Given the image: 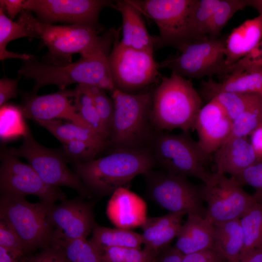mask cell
Returning a JSON list of instances; mask_svg holds the SVG:
<instances>
[{"label":"cell","instance_id":"obj_13","mask_svg":"<svg viewBox=\"0 0 262 262\" xmlns=\"http://www.w3.org/2000/svg\"><path fill=\"white\" fill-rule=\"evenodd\" d=\"M203 199L207 203L205 218L213 223L240 219L255 203L250 195L232 176L213 173L202 186Z\"/></svg>","mask_w":262,"mask_h":262},{"label":"cell","instance_id":"obj_30","mask_svg":"<svg viewBox=\"0 0 262 262\" xmlns=\"http://www.w3.org/2000/svg\"><path fill=\"white\" fill-rule=\"evenodd\" d=\"M19 106L5 104L0 108V137L7 141L23 137L30 130Z\"/></svg>","mask_w":262,"mask_h":262},{"label":"cell","instance_id":"obj_34","mask_svg":"<svg viewBox=\"0 0 262 262\" xmlns=\"http://www.w3.org/2000/svg\"><path fill=\"white\" fill-rule=\"evenodd\" d=\"M261 97L257 93L221 92L213 95L209 101L214 100L218 103L233 121Z\"/></svg>","mask_w":262,"mask_h":262},{"label":"cell","instance_id":"obj_25","mask_svg":"<svg viewBox=\"0 0 262 262\" xmlns=\"http://www.w3.org/2000/svg\"><path fill=\"white\" fill-rule=\"evenodd\" d=\"M213 249L227 262H238L244 246L240 219L214 224Z\"/></svg>","mask_w":262,"mask_h":262},{"label":"cell","instance_id":"obj_43","mask_svg":"<svg viewBox=\"0 0 262 262\" xmlns=\"http://www.w3.org/2000/svg\"><path fill=\"white\" fill-rule=\"evenodd\" d=\"M233 177L242 186L249 185L254 187L256 191L262 192V161L254 164Z\"/></svg>","mask_w":262,"mask_h":262},{"label":"cell","instance_id":"obj_40","mask_svg":"<svg viewBox=\"0 0 262 262\" xmlns=\"http://www.w3.org/2000/svg\"><path fill=\"white\" fill-rule=\"evenodd\" d=\"M0 246L12 256L22 261L25 257L24 246L20 238L6 221L0 219Z\"/></svg>","mask_w":262,"mask_h":262},{"label":"cell","instance_id":"obj_14","mask_svg":"<svg viewBox=\"0 0 262 262\" xmlns=\"http://www.w3.org/2000/svg\"><path fill=\"white\" fill-rule=\"evenodd\" d=\"M106 7L114 9L115 0H26L23 4V10L34 13L45 23L61 22L100 29L99 15Z\"/></svg>","mask_w":262,"mask_h":262},{"label":"cell","instance_id":"obj_33","mask_svg":"<svg viewBox=\"0 0 262 262\" xmlns=\"http://www.w3.org/2000/svg\"><path fill=\"white\" fill-rule=\"evenodd\" d=\"M262 124V98L261 97L260 99L232 121L231 131L227 140L233 138L247 137L248 135H250Z\"/></svg>","mask_w":262,"mask_h":262},{"label":"cell","instance_id":"obj_3","mask_svg":"<svg viewBox=\"0 0 262 262\" xmlns=\"http://www.w3.org/2000/svg\"><path fill=\"white\" fill-rule=\"evenodd\" d=\"M108 55L101 54L81 57L78 61L64 65L40 62L34 56L24 61L18 69L19 76L33 80L31 94H36L43 86H57L60 90L74 84L97 86L111 92L115 88L113 81Z\"/></svg>","mask_w":262,"mask_h":262},{"label":"cell","instance_id":"obj_24","mask_svg":"<svg viewBox=\"0 0 262 262\" xmlns=\"http://www.w3.org/2000/svg\"><path fill=\"white\" fill-rule=\"evenodd\" d=\"M214 224L205 217L188 214L177 237L175 247L183 255L213 248Z\"/></svg>","mask_w":262,"mask_h":262},{"label":"cell","instance_id":"obj_42","mask_svg":"<svg viewBox=\"0 0 262 262\" xmlns=\"http://www.w3.org/2000/svg\"><path fill=\"white\" fill-rule=\"evenodd\" d=\"M21 262H70L62 246L56 244L50 245L39 253L29 257H26Z\"/></svg>","mask_w":262,"mask_h":262},{"label":"cell","instance_id":"obj_39","mask_svg":"<svg viewBox=\"0 0 262 262\" xmlns=\"http://www.w3.org/2000/svg\"><path fill=\"white\" fill-rule=\"evenodd\" d=\"M60 151L66 161L71 163L85 162L95 159L102 150L86 142L72 140L62 143Z\"/></svg>","mask_w":262,"mask_h":262},{"label":"cell","instance_id":"obj_37","mask_svg":"<svg viewBox=\"0 0 262 262\" xmlns=\"http://www.w3.org/2000/svg\"><path fill=\"white\" fill-rule=\"evenodd\" d=\"M55 244L62 247L70 262H103L100 255L86 238Z\"/></svg>","mask_w":262,"mask_h":262},{"label":"cell","instance_id":"obj_6","mask_svg":"<svg viewBox=\"0 0 262 262\" xmlns=\"http://www.w3.org/2000/svg\"><path fill=\"white\" fill-rule=\"evenodd\" d=\"M52 205L41 201L31 203L24 196L0 193V219L15 231L25 254L52 245L53 229L48 217Z\"/></svg>","mask_w":262,"mask_h":262},{"label":"cell","instance_id":"obj_10","mask_svg":"<svg viewBox=\"0 0 262 262\" xmlns=\"http://www.w3.org/2000/svg\"><path fill=\"white\" fill-rule=\"evenodd\" d=\"M117 34L108 56L110 69L116 89L137 94L160 83L162 75L153 54L122 45Z\"/></svg>","mask_w":262,"mask_h":262},{"label":"cell","instance_id":"obj_38","mask_svg":"<svg viewBox=\"0 0 262 262\" xmlns=\"http://www.w3.org/2000/svg\"><path fill=\"white\" fill-rule=\"evenodd\" d=\"M185 214L183 212H169L159 217L147 218L141 227L143 244L147 246L158 237L165 232L177 221L182 219Z\"/></svg>","mask_w":262,"mask_h":262},{"label":"cell","instance_id":"obj_23","mask_svg":"<svg viewBox=\"0 0 262 262\" xmlns=\"http://www.w3.org/2000/svg\"><path fill=\"white\" fill-rule=\"evenodd\" d=\"M262 38V13L234 28L226 40L225 62L229 68L249 53Z\"/></svg>","mask_w":262,"mask_h":262},{"label":"cell","instance_id":"obj_7","mask_svg":"<svg viewBox=\"0 0 262 262\" xmlns=\"http://www.w3.org/2000/svg\"><path fill=\"white\" fill-rule=\"evenodd\" d=\"M151 150L156 164L168 173L195 177L204 183L213 174L208 169L213 156L200 147L189 131L159 134L153 139Z\"/></svg>","mask_w":262,"mask_h":262},{"label":"cell","instance_id":"obj_9","mask_svg":"<svg viewBox=\"0 0 262 262\" xmlns=\"http://www.w3.org/2000/svg\"><path fill=\"white\" fill-rule=\"evenodd\" d=\"M157 25L155 50L166 47L177 49L192 40L190 20L197 0H128Z\"/></svg>","mask_w":262,"mask_h":262},{"label":"cell","instance_id":"obj_20","mask_svg":"<svg viewBox=\"0 0 262 262\" xmlns=\"http://www.w3.org/2000/svg\"><path fill=\"white\" fill-rule=\"evenodd\" d=\"M114 9L120 13L122 19L120 43L125 47L154 54L156 37L149 33L141 13L128 0H115Z\"/></svg>","mask_w":262,"mask_h":262},{"label":"cell","instance_id":"obj_27","mask_svg":"<svg viewBox=\"0 0 262 262\" xmlns=\"http://www.w3.org/2000/svg\"><path fill=\"white\" fill-rule=\"evenodd\" d=\"M61 143L72 140L82 141L102 150L109 145V142L91 128L80 126L73 123H66L57 119L36 120Z\"/></svg>","mask_w":262,"mask_h":262},{"label":"cell","instance_id":"obj_46","mask_svg":"<svg viewBox=\"0 0 262 262\" xmlns=\"http://www.w3.org/2000/svg\"><path fill=\"white\" fill-rule=\"evenodd\" d=\"M157 255L145 248H127L124 262H153Z\"/></svg>","mask_w":262,"mask_h":262},{"label":"cell","instance_id":"obj_41","mask_svg":"<svg viewBox=\"0 0 262 262\" xmlns=\"http://www.w3.org/2000/svg\"><path fill=\"white\" fill-rule=\"evenodd\" d=\"M262 68V38L247 55L228 68V74Z\"/></svg>","mask_w":262,"mask_h":262},{"label":"cell","instance_id":"obj_15","mask_svg":"<svg viewBox=\"0 0 262 262\" xmlns=\"http://www.w3.org/2000/svg\"><path fill=\"white\" fill-rule=\"evenodd\" d=\"M0 193L25 197L37 196L41 201L54 204L66 198L59 187L45 183L29 164L4 149L0 153Z\"/></svg>","mask_w":262,"mask_h":262},{"label":"cell","instance_id":"obj_51","mask_svg":"<svg viewBox=\"0 0 262 262\" xmlns=\"http://www.w3.org/2000/svg\"><path fill=\"white\" fill-rule=\"evenodd\" d=\"M238 262H262V246L250 252Z\"/></svg>","mask_w":262,"mask_h":262},{"label":"cell","instance_id":"obj_31","mask_svg":"<svg viewBox=\"0 0 262 262\" xmlns=\"http://www.w3.org/2000/svg\"><path fill=\"white\" fill-rule=\"evenodd\" d=\"M73 102L81 118L94 131L108 140L110 134L98 115L90 96L77 85L73 89Z\"/></svg>","mask_w":262,"mask_h":262},{"label":"cell","instance_id":"obj_47","mask_svg":"<svg viewBox=\"0 0 262 262\" xmlns=\"http://www.w3.org/2000/svg\"><path fill=\"white\" fill-rule=\"evenodd\" d=\"M183 256L175 246H168L158 254L153 262H181Z\"/></svg>","mask_w":262,"mask_h":262},{"label":"cell","instance_id":"obj_52","mask_svg":"<svg viewBox=\"0 0 262 262\" xmlns=\"http://www.w3.org/2000/svg\"><path fill=\"white\" fill-rule=\"evenodd\" d=\"M21 261L12 256L3 247L0 246V262H21Z\"/></svg>","mask_w":262,"mask_h":262},{"label":"cell","instance_id":"obj_17","mask_svg":"<svg viewBox=\"0 0 262 262\" xmlns=\"http://www.w3.org/2000/svg\"><path fill=\"white\" fill-rule=\"evenodd\" d=\"M73 90L65 89L44 95L30 94L19 107L26 118L35 121L64 118L92 129L78 115L73 102Z\"/></svg>","mask_w":262,"mask_h":262},{"label":"cell","instance_id":"obj_44","mask_svg":"<svg viewBox=\"0 0 262 262\" xmlns=\"http://www.w3.org/2000/svg\"><path fill=\"white\" fill-rule=\"evenodd\" d=\"M225 261L213 248L183 255L181 262H223Z\"/></svg>","mask_w":262,"mask_h":262},{"label":"cell","instance_id":"obj_18","mask_svg":"<svg viewBox=\"0 0 262 262\" xmlns=\"http://www.w3.org/2000/svg\"><path fill=\"white\" fill-rule=\"evenodd\" d=\"M232 121L221 106L210 100L199 111L195 122L200 147L211 154L217 151L229 136Z\"/></svg>","mask_w":262,"mask_h":262},{"label":"cell","instance_id":"obj_11","mask_svg":"<svg viewBox=\"0 0 262 262\" xmlns=\"http://www.w3.org/2000/svg\"><path fill=\"white\" fill-rule=\"evenodd\" d=\"M4 150L16 157L25 159L47 184L53 187L66 186L72 188L83 198L93 196L78 175L68 167L67 161L61 152L39 144L30 131L23 137V142L19 147Z\"/></svg>","mask_w":262,"mask_h":262},{"label":"cell","instance_id":"obj_32","mask_svg":"<svg viewBox=\"0 0 262 262\" xmlns=\"http://www.w3.org/2000/svg\"><path fill=\"white\" fill-rule=\"evenodd\" d=\"M248 6V0H219L209 25L208 36L220 37V33L230 18L238 11Z\"/></svg>","mask_w":262,"mask_h":262},{"label":"cell","instance_id":"obj_28","mask_svg":"<svg viewBox=\"0 0 262 262\" xmlns=\"http://www.w3.org/2000/svg\"><path fill=\"white\" fill-rule=\"evenodd\" d=\"M3 9L0 7V60L7 59H20L23 61L28 60L33 55L11 52L6 47L11 41L22 37L33 38L31 32L23 24L10 19Z\"/></svg>","mask_w":262,"mask_h":262},{"label":"cell","instance_id":"obj_36","mask_svg":"<svg viewBox=\"0 0 262 262\" xmlns=\"http://www.w3.org/2000/svg\"><path fill=\"white\" fill-rule=\"evenodd\" d=\"M78 85L92 98L101 121L110 136L115 113L114 102L112 97L108 96L106 90L99 87L87 85Z\"/></svg>","mask_w":262,"mask_h":262},{"label":"cell","instance_id":"obj_48","mask_svg":"<svg viewBox=\"0 0 262 262\" xmlns=\"http://www.w3.org/2000/svg\"><path fill=\"white\" fill-rule=\"evenodd\" d=\"M127 248L111 247L106 249L100 255L103 262H124Z\"/></svg>","mask_w":262,"mask_h":262},{"label":"cell","instance_id":"obj_29","mask_svg":"<svg viewBox=\"0 0 262 262\" xmlns=\"http://www.w3.org/2000/svg\"><path fill=\"white\" fill-rule=\"evenodd\" d=\"M244 233V246L239 261L262 246V204L257 201L240 218Z\"/></svg>","mask_w":262,"mask_h":262},{"label":"cell","instance_id":"obj_50","mask_svg":"<svg viewBox=\"0 0 262 262\" xmlns=\"http://www.w3.org/2000/svg\"><path fill=\"white\" fill-rule=\"evenodd\" d=\"M250 143L259 162L262 161V124L250 135Z\"/></svg>","mask_w":262,"mask_h":262},{"label":"cell","instance_id":"obj_1","mask_svg":"<svg viewBox=\"0 0 262 262\" xmlns=\"http://www.w3.org/2000/svg\"><path fill=\"white\" fill-rule=\"evenodd\" d=\"M17 21L31 32L33 38L40 39L47 47L48 53L45 63L55 65L72 63V56L76 53L80 54L81 57L109 55L119 32L112 28L101 33L102 29L86 25L45 23L25 10Z\"/></svg>","mask_w":262,"mask_h":262},{"label":"cell","instance_id":"obj_21","mask_svg":"<svg viewBox=\"0 0 262 262\" xmlns=\"http://www.w3.org/2000/svg\"><path fill=\"white\" fill-rule=\"evenodd\" d=\"M216 172L235 177L246 169L259 162L250 141L247 137L227 140L213 156Z\"/></svg>","mask_w":262,"mask_h":262},{"label":"cell","instance_id":"obj_26","mask_svg":"<svg viewBox=\"0 0 262 262\" xmlns=\"http://www.w3.org/2000/svg\"><path fill=\"white\" fill-rule=\"evenodd\" d=\"M88 241L100 255L111 247L140 248L143 244L141 234L131 230L105 227L96 223Z\"/></svg>","mask_w":262,"mask_h":262},{"label":"cell","instance_id":"obj_45","mask_svg":"<svg viewBox=\"0 0 262 262\" xmlns=\"http://www.w3.org/2000/svg\"><path fill=\"white\" fill-rule=\"evenodd\" d=\"M19 78L10 79L4 77L0 80V106L17 96V85Z\"/></svg>","mask_w":262,"mask_h":262},{"label":"cell","instance_id":"obj_4","mask_svg":"<svg viewBox=\"0 0 262 262\" xmlns=\"http://www.w3.org/2000/svg\"><path fill=\"white\" fill-rule=\"evenodd\" d=\"M202 107L201 97L192 81L171 73L169 77L162 76L153 90L151 121L160 130L189 131L195 129Z\"/></svg>","mask_w":262,"mask_h":262},{"label":"cell","instance_id":"obj_16","mask_svg":"<svg viewBox=\"0 0 262 262\" xmlns=\"http://www.w3.org/2000/svg\"><path fill=\"white\" fill-rule=\"evenodd\" d=\"M94 203L81 196L61 200L52 204L49 212V220L53 229L52 244L86 238L95 223Z\"/></svg>","mask_w":262,"mask_h":262},{"label":"cell","instance_id":"obj_22","mask_svg":"<svg viewBox=\"0 0 262 262\" xmlns=\"http://www.w3.org/2000/svg\"><path fill=\"white\" fill-rule=\"evenodd\" d=\"M221 92L261 95L262 68L228 74L220 82L212 78L201 82L200 95L204 99L209 101L213 95Z\"/></svg>","mask_w":262,"mask_h":262},{"label":"cell","instance_id":"obj_19","mask_svg":"<svg viewBox=\"0 0 262 262\" xmlns=\"http://www.w3.org/2000/svg\"><path fill=\"white\" fill-rule=\"evenodd\" d=\"M106 214L116 228L131 230L141 227L146 221L147 205L140 196L127 187H120L111 195Z\"/></svg>","mask_w":262,"mask_h":262},{"label":"cell","instance_id":"obj_5","mask_svg":"<svg viewBox=\"0 0 262 262\" xmlns=\"http://www.w3.org/2000/svg\"><path fill=\"white\" fill-rule=\"evenodd\" d=\"M115 105L109 145L117 148L144 147L150 138L153 91L131 94L115 89Z\"/></svg>","mask_w":262,"mask_h":262},{"label":"cell","instance_id":"obj_49","mask_svg":"<svg viewBox=\"0 0 262 262\" xmlns=\"http://www.w3.org/2000/svg\"><path fill=\"white\" fill-rule=\"evenodd\" d=\"M24 0H0V7L7 13L8 17L12 20L23 10Z\"/></svg>","mask_w":262,"mask_h":262},{"label":"cell","instance_id":"obj_35","mask_svg":"<svg viewBox=\"0 0 262 262\" xmlns=\"http://www.w3.org/2000/svg\"><path fill=\"white\" fill-rule=\"evenodd\" d=\"M218 1L219 0H197L190 20L192 40L208 36L211 18Z\"/></svg>","mask_w":262,"mask_h":262},{"label":"cell","instance_id":"obj_53","mask_svg":"<svg viewBox=\"0 0 262 262\" xmlns=\"http://www.w3.org/2000/svg\"><path fill=\"white\" fill-rule=\"evenodd\" d=\"M253 195L256 201L262 204V192L255 191V193Z\"/></svg>","mask_w":262,"mask_h":262},{"label":"cell","instance_id":"obj_8","mask_svg":"<svg viewBox=\"0 0 262 262\" xmlns=\"http://www.w3.org/2000/svg\"><path fill=\"white\" fill-rule=\"evenodd\" d=\"M226 38L206 36L180 46L179 53L158 63L159 69L167 68L183 78L200 79L228 75L225 62Z\"/></svg>","mask_w":262,"mask_h":262},{"label":"cell","instance_id":"obj_54","mask_svg":"<svg viewBox=\"0 0 262 262\" xmlns=\"http://www.w3.org/2000/svg\"><path fill=\"white\" fill-rule=\"evenodd\" d=\"M261 97H262V94L261 95Z\"/></svg>","mask_w":262,"mask_h":262},{"label":"cell","instance_id":"obj_2","mask_svg":"<svg viewBox=\"0 0 262 262\" xmlns=\"http://www.w3.org/2000/svg\"><path fill=\"white\" fill-rule=\"evenodd\" d=\"M72 164L86 189L98 196L112 195L156 164L151 149L145 147L117 148L106 156Z\"/></svg>","mask_w":262,"mask_h":262},{"label":"cell","instance_id":"obj_12","mask_svg":"<svg viewBox=\"0 0 262 262\" xmlns=\"http://www.w3.org/2000/svg\"><path fill=\"white\" fill-rule=\"evenodd\" d=\"M149 198L169 212H183L205 218L202 186L190 182L187 177L152 170L143 174Z\"/></svg>","mask_w":262,"mask_h":262}]
</instances>
